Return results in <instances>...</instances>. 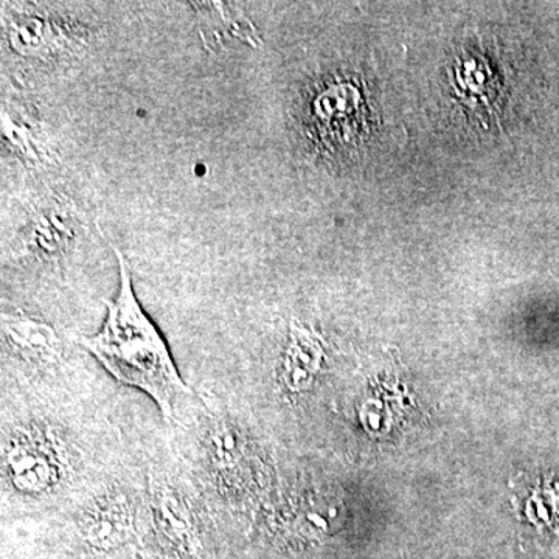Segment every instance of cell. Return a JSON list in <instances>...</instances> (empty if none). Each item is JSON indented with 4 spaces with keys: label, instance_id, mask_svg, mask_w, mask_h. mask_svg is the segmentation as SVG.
Instances as JSON below:
<instances>
[{
    "label": "cell",
    "instance_id": "2",
    "mask_svg": "<svg viewBox=\"0 0 559 559\" xmlns=\"http://www.w3.org/2000/svg\"><path fill=\"white\" fill-rule=\"evenodd\" d=\"M312 138L320 148L340 153L356 145L366 130V109L359 91L349 83H334L312 102Z\"/></svg>",
    "mask_w": 559,
    "mask_h": 559
},
{
    "label": "cell",
    "instance_id": "9",
    "mask_svg": "<svg viewBox=\"0 0 559 559\" xmlns=\"http://www.w3.org/2000/svg\"><path fill=\"white\" fill-rule=\"evenodd\" d=\"M2 333L11 348L28 358L50 360L61 352V340L57 330L43 320L22 312L2 316Z\"/></svg>",
    "mask_w": 559,
    "mask_h": 559
},
{
    "label": "cell",
    "instance_id": "10",
    "mask_svg": "<svg viewBox=\"0 0 559 559\" xmlns=\"http://www.w3.org/2000/svg\"><path fill=\"white\" fill-rule=\"evenodd\" d=\"M131 506L121 495H106L95 500L86 514L87 533L100 544L120 539L131 524Z\"/></svg>",
    "mask_w": 559,
    "mask_h": 559
},
{
    "label": "cell",
    "instance_id": "8",
    "mask_svg": "<svg viewBox=\"0 0 559 559\" xmlns=\"http://www.w3.org/2000/svg\"><path fill=\"white\" fill-rule=\"evenodd\" d=\"M200 35L209 49H221L227 40H242L255 46L259 33L245 11L234 3L194 2Z\"/></svg>",
    "mask_w": 559,
    "mask_h": 559
},
{
    "label": "cell",
    "instance_id": "11",
    "mask_svg": "<svg viewBox=\"0 0 559 559\" xmlns=\"http://www.w3.org/2000/svg\"><path fill=\"white\" fill-rule=\"evenodd\" d=\"M320 360L318 336L311 331L293 326L290 331V347L286 362V378L293 389H299L307 382Z\"/></svg>",
    "mask_w": 559,
    "mask_h": 559
},
{
    "label": "cell",
    "instance_id": "5",
    "mask_svg": "<svg viewBox=\"0 0 559 559\" xmlns=\"http://www.w3.org/2000/svg\"><path fill=\"white\" fill-rule=\"evenodd\" d=\"M80 223L69 205L57 200L38 202L28 213L21 245L39 263L55 264L68 255L79 237Z\"/></svg>",
    "mask_w": 559,
    "mask_h": 559
},
{
    "label": "cell",
    "instance_id": "1",
    "mask_svg": "<svg viewBox=\"0 0 559 559\" xmlns=\"http://www.w3.org/2000/svg\"><path fill=\"white\" fill-rule=\"evenodd\" d=\"M120 286L116 299L108 301V316L97 334L81 344L121 384L142 390L157 404L165 419L175 415L180 396L190 395L170 349L140 307L127 260L116 249Z\"/></svg>",
    "mask_w": 559,
    "mask_h": 559
},
{
    "label": "cell",
    "instance_id": "6",
    "mask_svg": "<svg viewBox=\"0 0 559 559\" xmlns=\"http://www.w3.org/2000/svg\"><path fill=\"white\" fill-rule=\"evenodd\" d=\"M207 450L210 465L219 487L227 495L242 498L252 488L255 469L245 432L229 421H219L209 430Z\"/></svg>",
    "mask_w": 559,
    "mask_h": 559
},
{
    "label": "cell",
    "instance_id": "4",
    "mask_svg": "<svg viewBox=\"0 0 559 559\" xmlns=\"http://www.w3.org/2000/svg\"><path fill=\"white\" fill-rule=\"evenodd\" d=\"M83 35V25L39 10H17L7 21L11 49L33 60H53L69 53Z\"/></svg>",
    "mask_w": 559,
    "mask_h": 559
},
{
    "label": "cell",
    "instance_id": "3",
    "mask_svg": "<svg viewBox=\"0 0 559 559\" xmlns=\"http://www.w3.org/2000/svg\"><path fill=\"white\" fill-rule=\"evenodd\" d=\"M3 463L11 485L24 495H44L61 479L57 447L38 430L13 433L3 451Z\"/></svg>",
    "mask_w": 559,
    "mask_h": 559
},
{
    "label": "cell",
    "instance_id": "7",
    "mask_svg": "<svg viewBox=\"0 0 559 559\" xmlns=\"http://www.w3.org/2000/svg\"><path fill=\"white\" fill-rule=\"evenodd\" d=\"M2 140L10 154L27 164H46L51 159L43 121L20 103H3Z\"/></svg>",
    "mask_w": 559,
    "mask_h": 559
}]
</instances>
